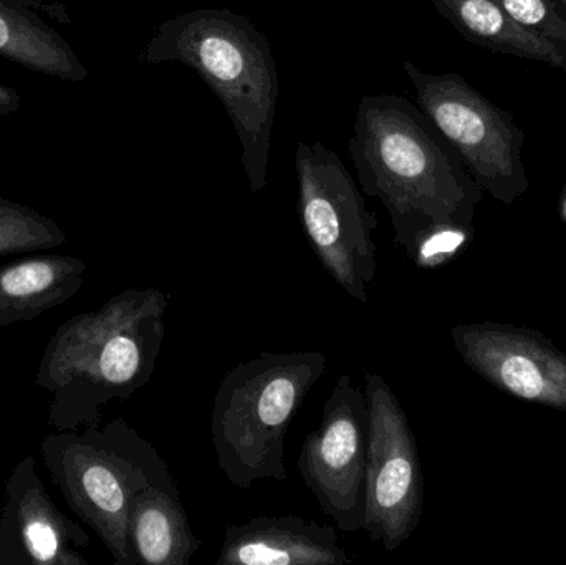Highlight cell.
<instances>
[{"instance_id":"cell-1","label":"cell","mask_w":566,"mask_h":565,"mask_svg":"<svg viewBox=\"0 0 566 565\" xmlns=\"http://www.w3.org/2000/svg\"><path fill=\"white\" fill-rule=\"evenodd\" d=\"M348 153L365 195L388 211L406 249L434 224H472L482 189L419 106L399 95H366Z\"/></svg>"},{"instance_id":"cell-2","label":"cell","mask_w":566,"mask_h":565,"mask_svg":"<svg viewBox=\"0 0 566 565\" xmlns=\"http://www.w3.org/2000/svg\"><path fill=\"white\" fill-rule=\"evenodd\" d=\"M168 305L159 289H126L56 328L35 375L36 387L50 397L53 430L99 425L109 401L129 400L151 381Z\"/></svg>"},{"instance_id":"cell-3","label":"cell","mask_w":566,"mask_h":565,"mask_svg":"<svg viewBox=\"0 0 566 565\" xmlns=\"http://www.w3.org/2000/svg\"><path fill=\"white\" fill-rule=\"evenodd\" d=\"M142 60L179 62L201 76L234 125L251 191L261 192L268 186L279 98L277 63L268 36L242 13L191 10L159 23Z\"/></svg>"},{"instance_id":"cell-4","label":"cell","mask_w":566,"mask_h":565,"mask_svg":"<svg viewBox=\"0 0 566 565\" xmlns=\"http://www.w3.org/2000/svg\"><path fill=\"white\" fill-rule=\"evenodd\" d=\"M328 367L322 352H262L235 365L219 385L211 438L232 486L286 481L285 438L303 400Z\"/></svg>"},{"instance_id":"cell-5","label":"cell","mask_w":566,"mask_h":565,"mask_svg":"<svg viewBox=\"0 0 566 565\" xmlns=\"http://www.w3.org/2000/svg\"><path fill=\"white\" fill-rule=\"evenodd\" d=\"M50 480L86 526L95 531L113 563L135 565L128 544L133 498L175 480L158 448L123 418L46 435L40 447Z\"/></svg>"},{"instance_id":"cell-6","label":"cell","mask_w":566,"mask_h":565,"mask_svg":"<svg viewBox=\"0 0 566 565\" xmlns=\"http://www.w3.org/2000/svg\"><path fill=\"white\" fill-rule=\"evenodd\" d=\"M295 168L306 241L338 287L355 301L368 302L378 274L373 239L378 216L366 206L345 163L325 143L300 142Z\"/></svg>"},{"instance_id":"cell-7","label":"cell","mask_w":566,"mask_h":565,"mask_svg":"<svg viewBox=\"0 0 566 565\" xmlns=\"http://www.w3.org/2000/svg\"><path fill=\"white\" fill-rule=\"evenodd\" d=\"M416 103L458 153L482 191L512 205L528 191L522 161L525 132L512 113L492 103L458 73L422 72L402 63Z\"/></svg>"},{"instance_id":"cell-8","label":"cell","mask_w":566,"mask_h":565,"mask_svg":"<svg viewBox=\"0 0 566 565\" xmlns=\"http://www.w3.org/2000/svg\"><path fill=\"white\" fill-rule=\"evenodd\" d=\"M363 391L369 410L363 531L371 543L392 553L421 521L424 481L418 441L405 408L381 375L366 372Z\"/></svg>"},{"instance_id":"cell-9","label":"cell","mask_w":566,"mask_h":565,"mask_svg":"<svg viewBox=\"0 0 566 565\" xmlns=\"http://www.w3.org/2000/svg\"><path fill=\"white\" fill-rule=\"evenodd\" d=\"M369 410L365 391L342 374L323 407L316 430L300 451V477L338 530L356 533L365 523Z\"/></svg>"},{"instance_id":"cell-10","label":"cell","mask_w":566,"mask_h":565,"mask_svg":"<svg viewBox=\"0 0 566 565\" xmlns=\"http://www.w3.org/2000/svg\"><path fill=\"white\" fill-rule=\"evenodd\" d=\"M462 360L501 390L566 410V354L535 332L509 325H459L451 331Z\"/></svg>"},{"instance_id":"cell-11","label":"cell","mask_w":566,"mask_h":565,"mask_svg":"<svg viewBox=\"0 0 566 565\" xmlns=\"http://www.w3.org/2000/svg\"><path fill=\"white\" fill-rule=\"evenodd\" d=\"M0 516V565H88L86 531L59 510L33 457L10 471Z\"/></svg>"},{"instance_id":"cell-12","label":"cell","mask_w":566,"mask_h":565,"mask_svg":"<svg viewBox=\"0 0 566 565\" xmlns=\"http://www.w3.org/2000/svg\"><path fill=\"white\" fill-rule=\"evenodd\" d=\"M328 524L298 516H259L226 527L216 565H348Z\"/></svg>"},{"instance_id":"cell-13","label":"cell","mask_w":566,"mask_h":565,"mask_svg":"<svg viewBox=\"0 0 566 565\" xmlns=\"http://www.w3.org/2000/svg\"><path fill=\"white\" fill-rule=\"evenodd\" d=\"M88 265L73 255H29L0 265V327L30 322L72 301Z\"/></svg>"},{"instance_id":"cell-14","label":"cell","mask_w":566,"mask_h":565,"mask_svg":"<svg viewBox=\"0 0 566 565\" xmlns=\"http://www.w3.org/2000/svg\"><path fill=\"white\" fill-rule=\"evenodd\" d=\"M128 544L135 565H189L205 546L192 531L175 480L133 498Z\"/></svg>"},{"instance_id":"cell-15","label":"cell","mask_w":566,"mask_h":565,"mask_svg":"<svg viewBox=\"0 0 566 565\" xmlns=\"http://www.w3.org/2000/svg\"><path fill=\"white\" fill-rule=\"evenodd\" d=\"M0 56L63 82H85L88 76L70 43L32 7L15 0H0Z\"/></svg>"},{"instance_id":"cell-16","label":"cell","mask_w":566,"mask_h":565,"mask_svg":"<svg viewBox=\"0 0 566 565\" xmlns=\"http://www.w3.org/2000/svg\"><path fill=\"white\" fill-rule=\"evenodd\" d=\"M465 40L501 55L535 60L565 70L566 53L515 22L495 0H431Z\"/></svg>"},{"instance_id":"cell-17","label":"cell","mask_w":566,"mask_h":565,"mask_svg":"<svg viewBox=\"0 0 566 565\" xmlns=\"http://www.w3.org/2000/svg\"><path fill=\"white\" fill-rule=\"evenodd\" d=\"M65 242L55 219L0 196V255L46 251Z\"/></svg>"},{"instance_id":"cell-18","label":"cell","mask_w":566,"mask_h":565,"mask_svg":"<svg viewBox=\"0 0 566 565\" xmlns=\"http://www.w3.org/2000/svg\"><path fill=\"white\" fill-rule=\"evenodd\" d=\"M472 238V224H434L419 232L402 251L419 269H436L458 258Z\"/></svg>"},{"instance_id":"cell-19","label":"cell","mask_w":566,"mask_h":565,"mask_svg":"<svg viewBox=\"0 0 566 565\" xmlns=\"http://www.w3.org/2000/svg\"><path fill=\"white\" fill-rule=\"evenodd\" d=\"M515 22L566 53V2L564 0H495Z\"/></svg>"},{"instance_id":"cell-20","label":"cell","mask_w":566,"mask_h":565,"mask_svg":"<svg viewBox=\"0 0 566 565\" xmlns=\"http://www.w3.org/2000/svg\"><path fill=\"white\" fill-rule=\"evenodd\" d=\"M22 105V96L12 86L6 85L0 82V122L7 116L15 113Z\"/></svg>"},{"instance_id":"cell-21","label":"cell","mask_w":566,"mask_h":565,"mask_svg":"<svg viewBox=\"0 0 566 565\" xmlns=\"http://www.w3.org/2000/svg\"><path fill=\"white\" fill-rule=\"evenodd\" d=\"M15 2L23 3V6L32 7V9H43V10H50V7H46L45 3H43V0H15Z\"/></svg>"},{"instance_id":"cell-22","label":"cell","mask_w":566,"mask_h":565,"mask_svg":"<svg viewBox=\"0 0 566 565\" xmlns=\"http://www.w3.org/2000/svg\"><path fill=\"white\" fill-rule=\"evenodd\" d=\"M560 218L566 222V185L560 199Z\"/></svg>"},{"instance_id":"cell-23","label":"cell","mask_w":566,"mask_h":565,"mask_svg":"<svg viewBox=\"0 0 566 565\" xmlns=\"http://www.w3.org/2000/svg\"><path fill=\"white\" fill-rule=\"evenodd\" d=\"M564 2H566V0H564Z\"/></svg>"}]
</instances>
